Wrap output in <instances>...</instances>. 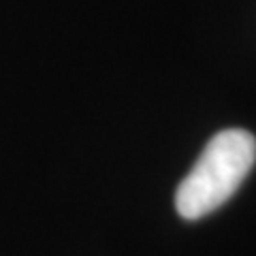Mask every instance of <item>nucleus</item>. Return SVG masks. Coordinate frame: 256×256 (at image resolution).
<instances>
[{
	"mask_svg": "<svg viewBox=\"0 0 256 256\" xmlns=\"http://www.w3.org/2000/svg\"><path fill=\"white\" fill-rule=\"evenodd\" d=\"M256 162V139L242 128L214 134L175 192L182 218L198 220L224 205L242 186Z\"/></svg>",
	"mask_w": 256,
	"mask_h": 256,
	"instance_id": "nucleus-1",
	"label": "nucleus"
}]
</instances>
